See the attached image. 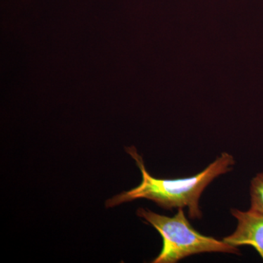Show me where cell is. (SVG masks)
<instances>
[{
  "label": "cell",
  "mask_w": 263,
  "mask_h": 263,
  "mask_svg": "<svg viewBox=\"0 0 263 263\" xmlns=\"http://www.w3.org/2000/svg\"><path fill=\"white\" fill-rule=\"evenodd\" d=\"M126 151L141 170V183L129 191L123 192L109 199L105 202L106 207H115L137 199H147L166 210L187 208L189 216L192 219H202L199 201L205 189L218 176L233 171L235 164L233 155L223 152L195 176L179 179H158L147 171L143 158L136 148L128 147Z\"/></svg>",
  "instance_id": "1"
},
{
  "label": "cell",
  "mask_w": 263,
  "mask_h": 263,
  "mask_svg": "<svg viewBox=\"0 0 263 263\" xmlns=\"http://www.w3.org/2000/svg\"><path fill=\"white\" fill-rule=\"evenodd\" d=\"M137 215L153 226L163 239L160 253L152 262L176 263L190 256L211 252L240 254L238 247L200 234L194 229L183 209H178L176 215L169 217L140 208Z\"/></svg>",
  "instance_id": "2"
},
{
  "label": "cell",
  "mask_w": 263,
  "mask_h": 263,
  "mask_svg": "<svg viewBox=\"0 0 263 263\" xmlns=\"http://www.w3.org/2000/svg\"><path fill=\"white\" fill-rule=\"evenodd\" d=\"M230 212L238 224L235 231L224 237L223 241L236 247L251 246L263 259V214L251 209L247 212L231 209Z\"/></svg>",
  "instance_id": "3"
},
{
  "label": "cell",
  "mask_w": 263,
  "mask_h": 263,
  "mask_svg": "<svg viewBox=\"0 0 263 263\" xmlns=\"http://www.w3.org/2000/svg\"><path fill=\"white\" fill-rule=\"evenodd\" d=\"M251 209L263 214V173L257 174L251 181Z\"/></svg>",
  "instance_id": "4"
}]
</instances>
